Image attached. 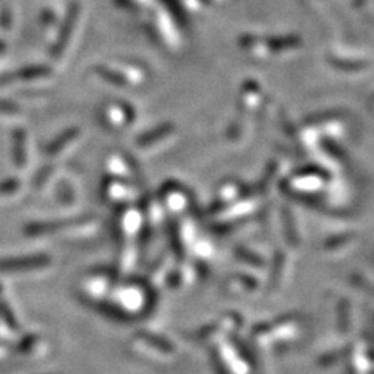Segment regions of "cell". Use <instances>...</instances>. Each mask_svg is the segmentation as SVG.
Here are the masks:
<instances>
[{"mask_svg":"<svg viewBox=\"0 0 374 374\" xmlns=\"http://www.w3.org/2000/svg\"><path fill=\"white\" fill-rule=\"evenodd\" d=\"M50 259L43 254L36 256H19L0 259V272H19V270H33L49 265Z\"/></svg>","mask_w":374,"mask_h":374,"instance_id":"1","label":"cell"},{"mask_svg":"<svg viewBox=\"0 0 374 374\" xmlns=\"http://www.w3.org/2000/svg\"><path fill=\"white\" fill-rule=\"evenodd\" d=\"M27 142H26V133L22 130L14 131V163L18 167H22L27 161Z\"/></svg>","mask_w":374,"mask_h":374,"instance_id":"2","label":"cell"},{"mask_svg":"<svg viewBox=\"0 0 374 374\" xmlns=\"http://www.w3.org/2000/svg\"><path fill=\"white\" fill-rule=\"evenodd\" d=\"M78 134V130H69L65 136H60L57 141H53L52 144L47 147V153H50V155H55V153H58V151H61V148L65 147L67 142H70L74 139V136H77Z\"/></svg>","mask_w":374,"mask_h":374,"instance_id":"3","label":"cell"},{"mask_svg":"<svg viewBox=\"0 0 374 374\" xmlns=\"http://www.w3.org/2000/svg\"><path fill=\"white\" fill-rule=\"evenodd\" d=\"M47 74L45 69H41V67H30V69H23L21 72V77L22 78H38V77H43Z\"/></svg>","mask_w":374,"mask_h":374,"instance_id":"4","label":"cell"},{"mask_svg":"<svg viewBox=\"0 0 374 374\" xmlns=\"http://www.w3.org/2000/svg\"><path fill=\"white\" fill-rule=\"evenodd\" d=\"M19 189V181L18 180H8L4 185H0V194H11Z\"/></svg>","mask_w":374,"mask_h":374,"instance_id":"5","label":"cell"},{"mask_svg":"<svg viewBox=\"0 0 374 374\" xmlns=\"http://www.w3.org/2000/svg\"><path fill=\"white\" fill-rule=\"evenodd\" d=\"M14 111H18V106L11 101H0V113L5 114H13Z\"/></svg>","mask_w":374,"mask_h":374,"instance_id":"6","label":"cell"}]
</instances>
